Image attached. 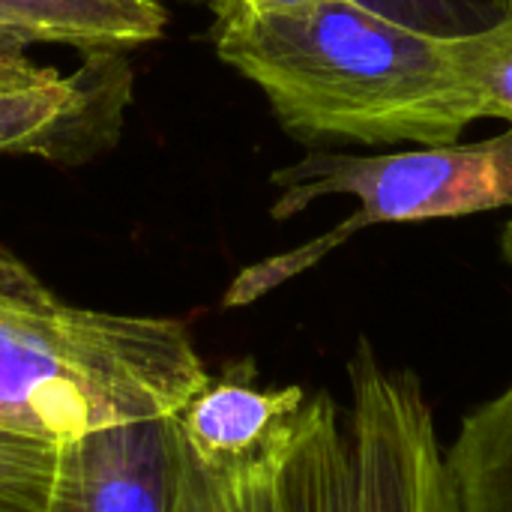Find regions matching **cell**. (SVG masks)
<instances>
[{"mask_svg": "<svg viewBox=\"0 0 512 512\" xmlns=\"http://www.w3.org/2000/svg\"><path fill=\"white\" fill-rule=\"evenodd\" d=\"M471 75L483 99V114L512 123V27L471 39Z\"/></svg>", "mask_w": 512, "mask_h": 512, "instance_id": "7c38bea8", "label": "cell"}, {"mask_svg": "<svg viewBox=\"0 0 512 512\" xmlns=\"http://www.w3.org/2000/svg\"><path fill=\"white\" fill-rule=\"evenodd\" d=\"M447 468L459 512H512V381L462 417Z\"/></svg>", "mask_w": 512, "mask_h": 512, "instance_id": "9c48e42d", "label": "cell"}, {"mask_svg": "<svg viewBox=\"0 0 512 512\" xmlns=\"http://www.w3.org/2000/svg\"><path fill=\"white\" fill-rule=\"evenodd\" d=\"M213 15V30L246 27L270 15H297L309 12L327 0H198Z\"/></svg>", "mask_w": 512, "mask_h": 512, "instance_id": "4fadbf2b", "label": "cell"}, {"mask_svg": "<svg viewBox=\"0 0 512 512\" xmlns=\"http://www.w3.org/2000/svg\"><path fill=\"white\" fill-rule=\"evenodd\" d=\"M129 87L120 54H84L75 72H60L0 39V156L90 159L117 138Z\"/></svg>", "mask_w": 512, "mask_h": 512, "instance_id": "5b68a950", "label": "cell"}, {"mask_svg": "<svg viewBox=\"0 0 512 512\" xmlns=\"http://www.w3.org/2000/svg\"><path fill=\"white\" fill-rule=\"evenodd\" d=\"M171 512H225L216 483L189 459L180 441H177V489H174Z\"/></svg>", "mask_w": 512, "mask_h": 512, "instance_id": "5bb4252c", "label": "cell"}, {"mask_svg": "<svg viewBox=\"0 0 512 512\" xmlns=\"http://www.w3.org/2000/svg\"><path fill=\"white\" fill-rule=\"evenodd\" d=\"M471 39L447 42L351 0L213 30L222 63L249 78L279 126L318 144H459L483 120Z\"/></svg>", "mask_w": 512, "mask_h": 512, "instance_id": "6da1fadb", "label": "cell"}, {"mask_svg": "<svg viewBox=\"0 0 512 512\" xmlns=\"http://www.w3.org/2000/svg\"><path fill=\"white\" fill-rule=\"evenodd\" d=\"M270 216L294 219L321 198L351 195L360 207L327 234L282 255L249 264L234 276L222 309H243L318 267L339 246L375 225L462 219L512 207V123L504 132L447 147H417L384 156H354L312 147L303 159L270 174Z\"/></svg>", "mask_w": 512, "mask_h": 512, "instance_id": "3957f363", "label": "cell"}, {"mask_svg": "<svg viewBox=\"0 0 512 512\" xmlns=\"http://www.w3.org/2000/svg\"><path fill=\"white\" fill-rule=\"evenodd\" d=\"M54 471V441L0 432V512H45Z\"/></svg>", "mask_w": 512, "mask_h": 512, "instance_id": "8fae6325", "label": "cell"}, {"mask_svg": "<svg viewBox=\"0 0 512 512\" xmlns=\"http://www.w3.org/2000/svg\"><path fill=\"white\" fill-rule=\"evenodd\" d=\"M348 387L336 512H459L447 450L417 375L387 366L360 339Z\"/></svg>", "mask_w": 512, "mask_h": 512, "instance_id": "277c9868", "label": "cell"}, {"mask_svg": "<svg viewBox=\"0 0 512 512\" xmlns=\"http://www.w3.org/2000/svg\"><path fill=\"white\" fill-rule=\"evenodd\" d=\"M501 255H504L507 267L512 270V219L504 225V231H501Z\"/></svg>", "mask_w": 512, "mask_h": 512, "instance_id": "9a60e30c", "label": "cell"}, {"mask_svg": "<svg viewBox=\"0 0 512 512\" xmlns=\"http://www.w3.org/2000/svg\"><path fill=\"white\" fill-rule=\"evenodd\" d=\"M168 12L159 0H0V39L123 54L156 42Z\"/></svg>", "mask_w": 512, "mask_h": 512, "instance_id": "ba28073f", "label": "cell"}, {"mask_svg": "<svg viewBox=\"0 0 512 512\" xmlns=\"http://www.w3.org/2000/svg\"><path fill=\"white\" fill-rule=\"evenodd\" d=\"M303 387H264L255 360H231L171 417L180 447L213 477L234 474L294 429L303 405Z\"/></svg>", "mask_w": 512, "mask_h": 512, "instance_id": "52a82bcc", "label": "cell"}, {"mask_svg": "<svg viewBox=\"0 0 512 512\" xmlns=\"http://www.w3.org/2000/svg\"><path fill=\"white\" fill-rule=\"evenodd\" d=\"M174 489V420L114 423L57 444L45 512H171Z\"/></svg>", "mask_w": 512, "mask_h": 512, "instance_id": "8992f818", "label": "cell"}, {"mask_svg": "<svg viewBox=\"0 0 512 512\" xmlns=\"http://www.w3.org/2000/svg\"><path fill=\"white\" fill-rule=\"evenodd\" d=\"M207 378L183 321L66 303L0 246V432L60 444L174 417Z\"/></svg>", "mask_w": 512, "mask_h": 512, "instance_id": "7a4b0ae2", "label": "cell"}, {"mask_svg": "<svg viewBox=\"0 0 512 512\" xmlns=\"http://www.w3.org/2000/svg\"><path fill=\"white\" fill-rule=\"evenodd\" d=\"M408 30L465 42L512 27V0H351Z\"/></svg>", "mask_w": 512, "mask_h": 512, "instance_id": "30bf717a", "label": "cell"}]
</instances>
